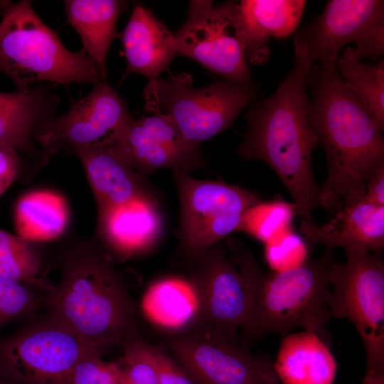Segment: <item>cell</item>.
<instances>
[{
  "label": "cell",
  "instance_id": "cell-29",
  "mask_svg": "<svg viewBox=\"0 0 384 384\" xmlns=\"http://www.w3.org/2000/svg\"><path fill=\"white\" fill-rule=\"evenodd\" d=\"M18 235L0 228V275L21 283H39L41 255L37 248Z\"/></svg>",
  "mask_w": 384,
  "mask_h": 384
},
{
  "label": "cell",
  "instance_id": "cell-13",
  "mask_svg": "<svg viewBox=\"0 0 384 384\" xmlns=\"http://www.w3.org/2000/svg\"><path fill=\"white\" fill-rule=\"evenodd\" d=\"M132 120L124 100L102 81L95 85L65 114L46 122L35 139L48 154L63 147L74 151L112 146Z\"/></svg>",
  "mask_w": 384,
  "mask_h": 384
},
{
  "label": "cell",
  "instance_id": "cell-21",
  "mask_svg": "<svg viewBox=\"0 0 384 384\" xmlns=\"http://www.w3.org/2000/svg\"><path fill=\"white\" fill-rule=\"evenodd\" d=\"M74 151L84 167L98 209L149 196L137 171L112 146L79 148Z\"/></svg>",
  "mask_w": 384,
  "mask_h": 384
},
{
  "label": "cell",
  "instance_id": "cell-3",
  "mask_svg": "<svg viewBox=\"0 0 384 384\" xmlns=\"http://www.w3.org/2000/svg\"><path fill=\"white\" fill-rule=\"evenodd\" d=\"M62 267L48 298L52 317L104 352L138 336V307L102 246L75 243Z\"/></svg>",
  "mask_w": 384,
  "mask_h": 384
},
{
  "label": "cell",
  "instance_id": "cell-18",
  "mask_svg": "<svg viewBox=\"0 0 384 384\" xmlns=\"http://www.w3.org/2000/svg\"><path fill=\"white\" fill-rule=\"evenodd\" d=\"M300 229L312 244L328 248L358 245L378 253L384 246V206L364 197L343 205L323 225L301 223Z\"/></svg>",
  "mask_w": 384,
  "mask_h": 384
},
{
  "label": "cell",
  "instance_id": "cell-36",
  "mask_svg": "<svg viewBox=\"0 0 384 384\" xmlns=\"http://www.w3.org/2000/svg\"><path fill=\"white\" fill-rule=\"evenodd\" d=\"M0 384H23L0 375Z\"/></svg>",
  "mask_w": 384,
  "mask_h": 384
},
{
  "label": "cell",
  "instance_id": "cell-23",
  "mask_svg": "<svg viewBox=\"0 0 384 384\" xmlns=\"http://www.w3.org/2000/svg\"><path fill=\"white\" fill-rule=\"evenodd\" d=\"M68 23L79 34L82 50L100 67L107 78L106 60L114 38L118 36L117 21L126 1L117 0H67Z\"/></svg>",
  "mask_w": 384,
  "mask_h": 384
},
{
  "label": "cell",
  "instance_id": "cell-28",
  "mask_svg": "<svg viewBox=\"0 0 384 384\" xmlns=\"http://www.w3.org/2000/svg\"><path fill=\"white\" fill-rule=\"evenodd\" d=\"M296 214L294 203L280 198L260 201L245 213L238 230L265 245L292 228L291 223Z\"/></svg>",
  "mask_w": 384,
  "mask_h": 384
},
{
  "label": "cell",
  "instance_id": "cell-14",
  "mask_svg": "<svg viewBox=\"0 0 384 384\" xmlns=\"http://www.w3.org/2000/svg\"><path fill=\"white\" fill-rule=\"evenodd\" d=\"M166 346L195 384H279L271 360L220 338L171 336Z\"/></svg>",
  "mask_w": 384,
  "mask_h": 384
},
{
  "label": "cell",
  "instance_id": "cell-22",
  "mask_svg": "<svg viewBox=\"0 0 384 384\" xmlns=\"http://www.w3.org/2000/svg\"><path fill=\"white\" fill-rule=\"evenodd\" d=\"M141 310L154 326L173 336L193 334L199 322V301L191 280L171 277L151 284Z\"/></svg>",
  "mask_w": 384,
  "mask_h": 384
},
{
  "label": "cell",
  "instance_id": "cell-31",
  "mask_svg": "<svg viewBox=\"0 0 384 384\" xmlns=\"http://www.w3.org/2000/svg\"><path fill=\"white\" fill-rule=\"evenodd\" d=\"M265 257L274 272L296 269L308 259V247L292 228L265 244Z\"/></svg>",
  "mask_w": 384,
  "mask_h": 384
},
{
  "label": "cell",
  "instance_id": "cell-11",
  "mask_svg": "<svg viewBox=\"0 0 384 384\" xmlns=\"http://www.w3.org/2000/svg\"><path fill=\"white\" fill-rule=\"evenodd\" d=\"M181 203L183 250L195 259L234 230L260 200L255 193L223 181L200 180L174 171Z\"/></svg>",
  "mask_w": 384,
  "mask_h": 384
},
{
  "label": "cell",
  "instance_id": "cell-19",
  "mask_svg": "<svg viewBox=\"0 0 384 384\" xmlns=\"http://www.w3.org/2000/svg\"><path fill=\"white\" fill-rule=\"evenodd\" d=\"M306 1L304 0H242L238 3L245 55L257 65L270 57V38H286L296 32Z\"/></svg>",
  "mask_w": 384,
  "mask_h": 384
},
{
  "label": "cell",
  "instance_id": "cell-35",
  "mask_svg": "<svg viewBox=\"0 0 384 384\" xmlns=\"http://www.w3.org/2000/svg\"><path fill=\"white\" fill-rule=\"evenodd\" d=\"M365 198L375 205L384 206V164L380 165L368 179Z\"/></svg>",
  "mask_w": 384,
  "mask_h": 384
},
{
  "label": "cell",
  "instance_id": "cell-26",
  "mask_svg": "<svg viewBox=\"0 0 384 384\" xmlns=\"http://www.w3.org/2000/svg\"><path fill=\"white\" fill-rule=\"evenodd\" d=\"M336 70L346 88L363 105L383 132L384 129V61L375 65L356 58L346 47L336 61Z\"/></svg>",
  "mask_w": 384,
  "mask_h": 384
},
{
  "label": "cell",
  "instance_id": "cell-1",
  "mask_svg": "<svg viewBox=\"0 0 384 384\" xmlns=\"http://www.w3.org/2000/svg\"><path fill=\"white\" fill-rule=\"evenodd\" d=\"M306 85L311 124L326 158L321 207L335 213L365 197L368 179L384 164L383 132L336 68L311 67Z\"/></svg>",
  "mask_w": 384,
  "mask_h": 384
},
{
  "label": "cell",
  "instance_id": "cell-12",
  "mask_svg": "<svg viewBox=\"0 0 384 384\" xmlns=\"http://www.w3.org/2000/svg\"><path fill=\"white\" fill-rule=\"evenodd\" d=\"M194 260L196 267L190 280L198 297L199 322L193 334L238 343V330L245 326L249 311L242 272L218 242Z\"/></svg>",
  "mask_w": 384,
  "mask_h": 384
},
{
  "label": "cell",
  "instance_id": "cell-4",
  "mask_svg": "<svg viewBox=\"0 0 384 384\" xmlns=\"http://www.w3.org/2000/svg\"><path fill=\"white\" fill-rule=\"evenodd\" d=\"M230 256L242 272L249 297L248 317L242 328L247 338L270 333L283 336L296 328L316 333L329 346L326 327L332 317L329 307V274L334 261L331 248L319 258L283 272H264L255 258L233 241Z\"/></svg>",
  "mask_w": 384,
  "mask_h": 384
},
{
  "label": "cell",
  "instance_id": "cell-33",
  "mask_svg": "<svg viewBox=\"0 0 384 384\" xmlns=\"http://www.w3.org/2000/svg\"><path fill=\"white\" fill-rule=\"evenodd\" d=\"M149 348L157 371L159 384H195L169 352L150 343Z\"/></svg>",
  "mask_w": 384,
  "mask_h": 384
},
{
  "label": "cell",
  "instance_id": "cell-6",
  "mask_svg": "<svg viewBox=\"0 0 384 384\" xmlns=\"http://www.w3.org/2000/svg\"><path fill=\"white\" fill-rule=\"evenodd\" d=\"M344 263L329 269V307L332 316L347 319L363 343L366 372L362 384L384 376V263L380 252L352 245Z\"/></svg>",
  "mask_w": 384,
  "mask_h": 384
},
{
  "label": "cell",
  "instance_id": "cell-10",
  "mask_svg": "<svg viewBox=\"0 0 384 384\" xmlns=\"http://www.w3.org/2000/svg\"><path fill=\"white\" fill-rule=\"evenodd\" d=\"M178 54L188 57L225 80L254 86L245 55L239 5L191 1L188 18L174 34Z\"/></svg>",
  "mask_w": 384,
  "mask_h": 384
},
{
  "label": "cell",
  "instance_id": "cell-8",
  "mask_svg": "<svg viewBox=\"0 0 384 384\" xmlns=\"http://www.w3.org/2000/svg\"><path fill=\"white\" fill-rule=\"evenodd\" d=\"M349 43L355 44L358 60H375L383 54V1H329L317 19L295 33L294 56L308 69L316 62L336 68L340 51Z\"/></svg>",
  "mask_w": 384,
  "mask_h": 384
},
{
  "label": "cell",
  "instance_id": "cell-25",
  "mask_svg": "<svg viewBox=\"0 0 384 384\" xmlns=\"http://www.w3.org/2000/svg\"><path fill=\"white\" fill-rule=\"evenodd\" d=\"M68 209L64 198L48 191H36L21 196L14 210L17 235L33 242L55 239L65 230Z\"/></svg>",
  "mask_w": 384,
  "mask_h": 384
},
{
  "label": "cell",
  "instance_id": "cell-15",
  "mask_svg": "<svg viewBox=\"0 0 384 384\" xmlns=\"http://www.w3.org/2000/svg\"><path fill=\"white\" fill-rule=\"evenodd\" d=\"M112 147L137 171L188 172L203 164L198 148L186 141L169 118L160 114L132 120Z\"/></svg>",
  "mask_w": 384,
  "mask_h": 384
},
{
  "label": "cell",
  "instance_id": "cell-17",
  "mask_svg": "<svg viewBox=\"0 0 384 384\" xmlns=\"http://www.w3.org/2000/svg\"><path fill=\"white\" fill-rule=\"evenodd\" d=\"M122 41L127 58L124 78L137 73L154 83L178 55L174 34L141 4L134 9Z\"/></svg>",
  "mask_w": 384,
  "mask_h": 384
},
{
  "label": "cell",
  "instance_id": "cell-7",
  "mask_svg": "<svg viewBox=\"0 0 384 384\" xmlns=\"http://www.w3.org/2000/svg\"><path fill=\"white\" fill-rule=\"evenodd\" d=\"M255 95V86L226 80L193 87L188 73L159 78L144 90L146 108L169 118L196 148L228 129Z\"/></svg>",
  "mask_w": 384,
  "mask_h": 384
},
{
  "label": "cell",
  "instance_id": "cell-5",
  "mask_svg": "<svg viewBox=\"0 0 384 384\" xmlns=\"http://www.w3.org/2000/svg\"><path fill=\"white\" fill-rule=\"evenodd\" d=\"M4 18L0 72L13 80L17 91L29 89L35 81L64 85L105 81L99 65L82 49L68 50L36 14L31 1L11 4Z\"/></svg>",
  "mask_w": 384,
  "mask_h": 384
},
{
  "label": "cell",
  "instance_id": "cell-24",
  "mask_svg": "<svg viewBox=\"0 0 384 384\" xmlns=\"http://www.w3.org/2000/svg\"><path fill=\"white\" fill-rule=\"evenodd\" d=\"M43 92L29 88L0 92V143L41 160L46 157L33 143L36 133L46 122Z\"/></svg>",
  "mask_w": 384,
  "mask_h": 384
},
{
  "label": "cell",
  "instance_id": "cell-20",
  "mask_svg": "<svg viewBox=\"0 0 384 384\" xmlns=\"http://www.w3.org/2000/svg\"><path fill=\"white\" fill-rule=\"evenodd\" d=\"M273 368L283 384H332L336 373L329 346L307 330L283 336Z\"/></svg>",
  "mask_w": 384,
  "mask_h": 384
},
{
  "label": "cell",
  "instance_id": "cell-2",
  "mask_svg": "<svg viewBox=\"0 0 384 384\" xmlns=\"http://www.w3.org/2000/svg\"><path fill=\"white\" fill-rule=\"evenodd\" d=\"M308 69L298 59L285 80L268 98L245 114L247 130L239 147L245 159H258L279 176L292 196L301 223L316 224L321 207L311 156L319 144L309 118Z\"/></svg>",
  "mask_w": 384,
  "mask_h": 384
},
{
  "label": "cell",
  "instance_id": "cell-16",
  "mask_svg": "<svg viewBox=\"0 0 384 384\" xmlns=\"http://www.w3.org/2000/svg\"><path fill=\"white\" fill-rule=\"evenodd\" d=\"M161 228L159 212L149 196L98 209L97 232L109 255L124 259L146 250Z\"/></svg>",
  "mask_w": 384,
  "mask_h": 384
},
{
  "label": "cell",
  "instance_id": "cell-34",
  "mask_svg": "<svg viewBox=\"0 0 384 384\" xmlns=\"http://www.w3.org/2000/svg\"><path fill=\"white\" fill-rule=\"evenodd\" d=\"M22 162L17 150L0 143V197L18 177Z\"/></svg>",
  "mask_w": 384,
  "mask_h": 384
},
{
  "label": "cell",
  "instance_id": "cell-27",
  "mask_svg": "<svg viewBox=\"0 0 384 384\" xmlns=\"http://www.w3.org/2000/svg\"><path fill=\"white\" fill-rule=\"evenodd\" d=\"M52 286L44 281L21 283L0 275V331L4 326L47 306Z\"/></svg>",
  "mask_w": 384,
  "mask_h": 384
},
{
  "label": "cell",
  "instance_id": "cell-32",
  "mask_svg": "<svg viewBox=\"0 0 384 384\" xmlns=\"http://www.w3.org/2000/svg\"><path fill=\"white\" fill-rule=\"evenodd\" d=\"M102 354L96 352L85 356L58 384H120L118 363L105 361Z\"/></svg>",
  "mask_w": 384,
  "mask_h": 384
},
{
  "label": "cell",
  "instance_id": "cell-9",
  "mask_svg": "<svg viewBox=\"0 0 384 384\" xmlns=\"http://www.w3.org/2000/svg\"><path fill=\"white\" fill-rule=\"evenodd\" d=\"M94 347L52 317L0 338V375L23 384H58Z\"/></svg>",
  "mask_w": 384,
  "mask_h": 384
},
{
  "label": "cell",
  "instance_id": "cell-38",
  "mask_svg": "<svg viewBox=\"0 0 384 384\" xmlns=\"http://www.w3.org/2000/svg\"><path fill=\"white\" fill-rule=\"evenodd\" d=\"M372 384H384V376L378 378Z\"/></svg>",
  "mask_w": 384,
  "mask_h": 384
},
{
  "label": "cell",
  "instance_id": "cell-37",
  "mask_svg": "<svg viewBox=\"0 0 384 384\" xmlns=\"http://www.w3.org/2000/svg\"><path fill=\"white\" fill-rule=\"evenodd\" d=\"M6 26V21L4 18L0 22V38L4 32Z\"/></svg>",
  "mask_w": 384,
  "mask_h": 384
},
{
  "label": "cell",
  "instance_id": "cell-30",
  "mask_svg": "<svg viewBox=\"0 0 384 384\" xmlns=\"http://www.w3.org/2000/svg\"><path fill=\"white\" fill-rule=\"evenodd\" d=\"M123 348L124 354L118 363L120 384H159L149 343L138 336L127 341Z\"/></svg>",
  "mask_w": 384,
  "mask_h": 384
}]
</instances>
